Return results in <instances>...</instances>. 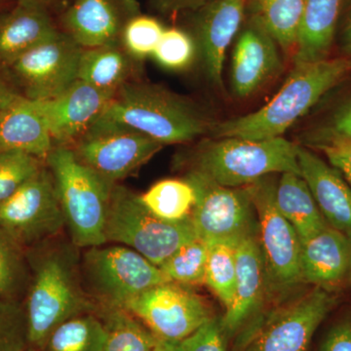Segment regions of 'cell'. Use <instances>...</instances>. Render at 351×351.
Instances as JSON below:
<instances>
[{
    "label": "cell",
    "instance_id": "obj_1",
    "mask_svg": "<svg viewBox=\"0 0 351 351\" xmlns=\"http://www.w3.org/2000/svg\"><path fill=\"white\" fill-rule=\"evenodd\" d=\"M31 282L25 299L29 346L41 350L62 323L98 306L83 286L80 248L53 239L34 247Z\"/></svg>",
    "mask_w": 351,
    "mask_h": 351
},
{
    "label": "cell",
    "instance_id": "obj_2",
    "mask_svg": "<svg viewBox=\"0 0 351 351\" xmlns=\"http://www.w3.org/2000/svg\"><path fill=\"white\" fill-rule=\"evenodd\" d=\"M351 71L346 58L295 64L278 93L257 112L215 123L214 138L267 140L281 137Z\"/></svg>",
    "mask_w": 351,
    "mask_h": 351
},
{
    "label": "cell",
    "instance_id": "obj_3",
    "mask_svg": "<svg viewBox=\"0 0 351 351\" xmlns=\"http://www.w3.org/2000/svg\"><path fill=\"white\" fill-rule=\"evenodd\" d=\"M101 117L162 145L195 140L210 133L215 124L193 101L159 85L133 80L120 88Z\"/></svg>",
    "mask_w": 351,
    "mask_h": 351
},
{
    "label": "cell",
    "instance_id": "obj_4",
    "mask_svg": "<svg viewBox=\"0 0 351 351\" xmlns=\"http://www.w3.org/2000/svg\"><path fill=\"white\" fill-rule=\"evenodd\" d=\"M45 164L56 186L71 243L80 249L107 243L105 228L115 184L82 163L69 147H54Z\"/></svg>",
    "mask_w": 351,
    "mask_h": 351
},
{
    "label": "cell",
    "instance_id": "obj_5",
    "mask_svg": "<svg viewBox=\"0 0 351 351\" xmlns=\"http://www.w3.org/2000/svg\"><path fill=\"white\" fill-rule=\"evenodd\" d=\"M299 145L282 137L267 140L219 138L198 147L195 167L228 188H244L274 173L301 175Z\"/></svg>",
    "mask_w": 351,
    "mask_h": 351
},
{
    "label": "cell",
    "instance_id": "obj_6",
    "mask_svg": "<svg viewBox=\"0 0 351 351\" xmlns=\"http://www.w3.org/2000/svg\"><path fill=\"white\" fill-rule=\"evenodd\" d=\"M105 235L107 242L129 247L156 267L198 237L191 218L164 221L142 204L138 195L117 184L110 193Z\"/></svg>",
    "mask_w": 351,
    "mask_h": 351
},
{
    "label": "cell",
    "instance_id": "obj_7",
    "mask_svg": "<svg viewBox=\"0 0 351 351\" xmlns=\"http://www.w3.org/2000/svg\"><path fill=\"white\" fill-rule=\"evenodd\" d=\"M85 250L80 263L83 286L98 307L124 308L145 291L169 282L158 267L124 245Z\"/></svg>",
    "mask_w": 351,
    "mask_h": 351
},
{
    "label": "cell",
    "instance_id": "obj_8",
    "mask_svg": "<svg viewBox=\"0 0 351 351\" xmlns=\"http://www.w3.org/2000/svg\"><path fill=\"white\" fill-rule=\"evenodd\" d=\"M245 188L257 213L267 294H287L302 283L301 239L277 208L276 182L270 175Z\"/></svg>",
    "mask_w": 351,
    "mask_h": 351
},
{
    "label": "cell",
    "instance_id": "obj_9",
    "mask_svg": "<svg viewBox=\"0 0 351 351\" xmlns=\"http://www.w3.org/2000/svg\"><path fill=\"white\" fill-rule=\"evenodd\" d=\"M163 145L130 127L101 117L69 147L82 163L117 184L137 172Z\"/></svg>",
    "mask_w": 351,
    "mask_h": 351
},
{
    "label": "cell",
    "instance_id": "obj_10",
    "mask_svg": "<svg viewBox=\"0 0 351 351\" xmlns=\"http://www.w3.org/2000/svg\"><path fill=\"white\" fill-rule=\"evenodd\" d=\"M64 228L63 211L47 166L0 204V228L24 250L56 239Z\"/></svg>",
    "mask_w": 351,
    "mask_h": 351
},
{
    "label": "cell",
    "instance_id": "obj_11",
    "mask_svg": "<svg viewBox=\"0 0 351 351\" xmlns=\"http://www.w3.org/2000/svg\"><path fill=\"white\" fill-rule=\"evenodd\" d=\"M196 195L191 221L196 234L208 242L230 240L239 242L258 235V218L246 188L221 186L199 171L186 176Z\"/></svg>",
    "mask_w": 351,
    "mask_h": 351
},
{
    "label": "cell",
    "instance_id": "obj_12",
    "mask_svg": "<svg viewBox=\"0 0 351 351\" xmlns=\"http://www.w3.org/2000/svg\"><path fill=\"white\" fill-rule=\"evenodd\" d=\"M82 49L61 31L0 69L27 100L47 101L77 80Z\"/></svg>",
    "mask_w": 351,
    "mask_h": 351
},
{
    "label": "cell",
    "instance_id": "obj_13",
    "mask_svg": "<svg viewBox=\"0 0 351 351\" xmlns=\"http://www.w3.org/2000/svg\"><path fill=\"white\" fill-rule=\"evenodd\" d=\"M125 311L158 339L181 343L214 317L207 302L188 286L165 282L127 302Z\"/></svg>",
    "mask_w": 351,
    "mask_h": 351
},
{
    "label": "cell",
    "instance_id": "obj_14",
    "mask_svg": "<svg viewBox=\"0 0 351 351\" xmlns=\"http://www.w3.org/2000/svg\"><path fill=\"white\" fill-rule=\"evenodd\" d=\"M335 304L329 291L314 288L256 325L247 338L246 351H307Z\"/></svg>",
    "mask_w": 351,
    "mask_h": 351
},
{
    "label": "cell",
    "instance_id": "obj_15",
    "mask_svg": "<svg viewBox=\"0 0 351 351\" xmlns=\"http://www.w3.org/2000/svg\"><path fill=\"white\" fill-rule=\"evenodd\" d=\"M112 98L77 80L55 98L32 101L43 115L54 147H71L100 119Z\"/></svg>",
    "mask_w": 351,
    "mask_h": 351
},
{
    "label": "cell",
    "instance_id": "obj_16",
    "mask_svg": "<svg viewBox=\"0 0 351 351\" xmlns=\"http://www.w3.org/2000/svg\"><path fill=\"white\" fill-rule=\"evenodd\" d=\"M138 13L136 0H73L62 15V32L83 49L117 43L124 25Z\"/></svg>",
    "mask_w": 351,
    "mask_h": 351
},
{
    "label": "cell",
    "instance_id": "obj_17",
    "mask_svg": "<svg viewBox=\"0 0 351 351\" xmlns=\"http://www.w3.org/2000/svg\"><path fill=\"white\" fill-rule=\"evenodd\" d=\"M196 13L193 38L208 80L221 88L226 50L243 22L245 0H208Z\"/></svg>",
    "mask_w": 351,
    "mask_h": 351
},
{
    "label": "cell",
    "instance_id": "obj_18",
    "mask_svg": "<svg viewBox=\"0 0 351 351\" xmlns=\"http://www.w3.org/2000/svg\"><path fill=\"white\" fill-rule=\"evenodd\" d=\"M276 44L262 25L250 20L232 53L230 82L235 96H251L276 75L281 66Z\"/></svg>",
    "mask_w": 351,
    "mask_h": 351
},
{
    "label": "cell",
    "instance_id": "obj_19",
    "mask_svg": "<svg viewBox=\"0 0 351 351\" xmlns=\"http://www.w3.org/2000/svg\"><path fill=\"white\" fill-rule=\"evenodd\" d=\"M267 294L265 265L258 235L240 240L237 246V284L232 304L226 309L221 325L226 336L239 331L250 320Z\"/></svg>",
    "mask_w": 351,
    "mask_h": 351
},
{
    "label": "cell",
    "instance_id": "obj_20",
    "mask_svg": "<svg viewBox=\"0 0 351 351\" xmlns=\"http://www.w3.org/2000/svg\"><path fill=\"white\" fill-rule=\"evenodd\" d=\"M298 159L302 177L328 225L351 240V186L338 170L308 149L299 147Z\"/></svg>",
    "mask_w": 351,
    "mask_h": 351
},
{
    "label": "cell",
    "instance_id": "obj_21",
    "mask_svg": "<svg viewBox=\"0 0 351 351\" xmlns=\"http://www.w3.org/2000/svg\"><path fill=\"white\" fill-rule=\"evenodd\" d=\"M351 269V240L328 226L301 240L302 283L329 291L345 279Z\"/></svg>",
    "mask_w": 351,
    "mask_h": 351
},
{
    "label": "cell",
    "instance_id": "obj_22",
    "mask_svg": "<svg viewBox=\"0 0 351 351\" xmlns=\"http://www.w3.org/2000/svg\"><path fill=\"white\" fill-rule=\"evenodd\" d=\"M60 32L48 9L16 2L12 8L0 12V68Z\"/></svg>",
    "mask_w": 351,
    "mask_h": 351
},
{
    "label": "cell",
    "instance_id": "obj_23",
    "mask_svg": "<svg viewBox=\"0 0 351 351\" xmlns=\"http://www.w3.org/2000/svg\"><path fill=\"white\" fill-rule=\"evenodd\" d=\"M53 147L49 131L34 101L25 100L0 112V152H22L45 161Z\"/></svg>",
    "mask_w": 351,
    "mask_h": 351
},
{
    "label": "cell",
    "instance_id": "obj_24",
    "mask_svg": "<svg viewBox=\"0 0 351 351\" xmlns=\"http://www.w3.org/2000/svg\"><path fill=\"white\" fill-rule=\"evenodd\" d=\"M137 62L120 43L82 49L77 80L114 96L132 82Z\"/></svg>",
    "mask_w": 351,
    "mask_h": 351
},
{
    "label": "cell",
    "instance_id": "obj_25",
    "mask_svg": "<svg viewBox=\"0 0 351 351\" xmlns=\"http://www.w3.org/2000/svg\"><path fill=\"white\" fill-rule=\"evenodd\" d=\"M341 0H304L295 64L326 59L334 39Z\"/></svg>",
    "mask_w": 351,
    "mask_h": 351
},
{
    "label": "cell",
    "instance_id": "obj_26",
    "mask_svg": "<svg viewBox=\"0 0 351 351\" xmlns=\"http://www.w3.org/2000/svg\"><path fill=\"white\" fill-rule=\"evenodd\" d=\"M276 202L301 240L309 239L329 226L301 175L283 173L276 184Z\"/></svg>",
    "mask_w": 351,
    "mask_h": 351
},
{
    "label": "cell",
    "instance_id": "obj_27",
    "mask_svg": "<svg viewBox=\"0 0 351 351\" xmlns=\"http://www.w3.org/2000/svg\"><path fill=\"white\" fill-rule=\"evenodd\" d=\"M251 19L285 50L297 46L304 0H250Z\"/></svg>",
    "mask_w": 351,
    "mask_h": 351
},
{
    "label": "cell",
    "instance_id": "obj_28",
    "mask_svg": "<svg viewBox=\"0 0 351 351\" xmlns=\"http://www.w3.org/2000/svg\"><path fill=\"white\" fill-rule=\"evenodd\" d=\"M97 314L107 334L104 351H156L158 339L125 309L98 307Z\"/></svg>",
    "mask_w": 351,
    "mask_h": 351
},
{
    "label": "cell",
    "instance_id": "obj_29",
    "mask_svg": "<svg viewBox=\"0 0 351 351\" xmlns=\"http://www.w3.org/2000/svg\"><path fill=\"white\" fill-rule=\"evenodd\" d=\"M142 204L158 218L182 221L191 218L196 202L193 184L184 179H166L157 182L143 195Z\"/></svg>",
    "mask_w": 351,
    "mask_h": 351
},
{
    "label": "cell",
    "instance_id": "obj_30",
    "mask_svg": "<svg viewBox=\"0 0 351 351\" xmlns=\"http://www.w3.org/2000/svg\"><path fill=\"white\" fill-rule=\"evenodd\" d=\"M105 326L97 313L82 314L58 326L41 351H104Z\"/></svg>",
    "mask_w": 351,
    "mask_h": 351
},
{
    "label": "cell",
    "instance_id": "obj_31",
    "mask_svg": "<svg viewBox=\"0 0 351 351\" xmlns=\"http://www.w3.org/2000/svg\"><path fill=\"white\" fill-rule=\"evenodd\" d=\"M239 242H209L204 284L226 309L232 304L237 284V246Z\"/></svg>",
    "mask_w": 351,
    "mask_h": 351
},
{
    "label": "cell",
    "instance_id": "obj_32",
    "mask_svg": "<svg viewBox=\"0 0 351 351\" xmlns=\"http://www.w3.org/2000/svg\"><path fill=\"white\" fill-rule=\"evenodd\" d=\"M31 282L25 250L0 228V298L20 302Z\"/></svg>",
    "mask_w": 351,
    "mask_h": 351
},
{
    "label": "cell",
    "instance_id": "obj_33",
    "mask_svg": "<svg viewBox=\"0 0 351 351\" xmlns=\"http://www.w3.org/2000/svg\"><path fill=\"white\" fill-rule=\"evenodd\" d=\"M209 243L196 237L182 245L159 269L169 282L184 286L204 284Z\"/></svg>",
    "mask_w": 351,
    "mask_h": 351
},
{
    "label": "cell",
    "instance_id": "obj_34",
    "mask_svg": "<svg viewBox=\"0 0 351 351\" xmlns=\"http://www.w3.org/2000/svg\"><path fill=\"white\" fill-rule=\"evenodd\" d=\"M164 31L162 24L156 18L138 13L124 25L120 43L133 59L140 62L152 56Z\"/></svg>",
    "mask_w": 351,
    "mask_h": 351
},
{
    "label": "cell",
    "instance_id": "obj_35",
    "mask_svg": "<svg viewBox=\"0 0 351 351\" xmlns=\"http://www.w3.org/2000/svg\"><path fill=\"white\" fill-rule=\"evenodd\" d=\"M45 161L18 151L0 152V204L38 174Z\"/></svg>",
    "mask_w": 351,
    "mask_h": 351
},
{
    "label": "cell",
    "instance_id": "obj_36",
    "mask_svg": "<svg viewBox=\"0 0 351 351\" xmlns=\"http://www.w3.org/2000/svg\"><path fill=\"white\" fill-rule=\"evenodd\" d=\"M197 54L193 36L182 29L172 27L164 31L152 57L164 69L182 71L193 64Z\"/></svg>",
    "mask_w": 351,
    "mask_h": 351
},
{
    "label": "cell",
    "instance_id": "obj_37",
    "mask_svg": "<svg viewBox=\"0 0 351 351\" xmlns=\"http://www.w3.org/2000/svg\"><path fill=\"white\" fill-rule=\"evenodd\" d=\"M29 346L25 306L0 298V351H25Z\"/></svg>",
    "mask_w": 351,
    "mask_h": 351
},
{
    "label": "cell",
    "instance_id": "obj_38",
    "mask_svg": "<svg viewBox=\"0 0 351 351\" xmlns=\"http://www.w3.org/2000/svg\"><path fill=\"white\" fill-rule=\"evenodd\" d=\"M226 337L221 318L212 317L181 341L182 351H226Z\"/></svg>",
    "mask_w": 351,
    "mask_h": 351
},
{
    "label": "cell",
    "instance_id": "obj_39",
    "mask_svg": "<svg viewBox=\"0 0 351 351\" xmlns=\"http://www.w3.org/2000/svg\"><path fill=\"white\" fill-rule=\"evenodd\" d=\"M332 140H351V99L324 125L309 132L306 142L316 145Z\"/></svg>",
    "mask_w": 351,
    "mask_h": 351
},
{
    "label": "cell",
    "instance_id": "obj_40",
    "mask_svg": "<svg viewBox=\"0 0 351 351\" xmlns=\"http://www.w3.org/2000/svg\"><path fill=\"white\" fill-rule=\"evenodd\" d=\"M327 156L335 169L341 171L351 184V140H332L314 145Z\"/></svg>",
    "mask_w": 351,
    "mask_h": 351
},
{
    "label": "cell",
    "instance_id": "obj_41",
    "mask_svg": "<svg viewBox=\"0 0 351 351\" xmlns=\"http://www.w3.org/2000/svg\"><path fill=\"white\" fill-rule=\"evenodd\" d=\"M320 351H351V321H343L332 328Z\"/></svg>",
    "mask_w": 351,
    "mask_h": 351
},
{
    "label": "cell",
    "instance_id": "obj_42",
    "mask_svg": "<svg viewBox=\"0 0 351 351\" xmlns=\"http://www.w3.org/2000/svg\"><path fill=\"white\" fill-rule=\"evenodd\" d=\"M152 6L163 15L181 12H196L207 3L208 0H149Z\"/></svg>",
    "mask_w": 351,
    "mask_h": 351
},
{
    "label": "cell",
    "instance_id": "obj_43",
    "mask_svg": "<svg viewBox=\"0 0 351 351\" xmlns=\"http://www.w3.org/2000/svg\"><path fill=\"white\" fill-rule=\"evenodd\" d=\"M25 100L27 99L7 80L5 75L0 69V112L15 107Z\"/></svg>",
    "mask_w": 351,
    "mask_h": 351
},
{
    "label": "cell",
    "instance_id": "obj_44",
    "mask_svg": "<svg viewBox=\"0 0 351 351\" xmlns=\"http://www.w3.org/2000/svg\"><path fill=\"white\" fill-rule=\"evenodd\" d=\"M64 0H16V2H25V3L36 4L44 7L51 11L52 9L56 8L60 4L63 3Z\"/></svg>",
    "mask_w": 351,
    "mask_h": 351
},
{
    "label": "cell",
    "instance_id": "obj_45",
    "mask_svg": "<svg viewBox=\"0 0 351 351\" xmlns=\"http://www.w3.org/2000/svg\"><path fill=\"white\" fill-rule=\"evenodd\" d=\"M156 351H182L181 343L162 341L158 339Z\"/></svg>",
    "mask_w": 351,
    "mask_h": 351
},
{
    "label": "cell",
    "instance_id": "obj_46",
    "mask_svg": "<svg viewBox=\"0 0 351 351\" xmlns=\"http://www.w3.org/2000/svg\"><path fill=\"white\" fill-rule=\"evenodd\" d=\"M343 39H345L346 46L350 45L351 43V8L343 27Z\"/></svg>",
    "mask_w": 351,
    "mask_h": 351
},
{
    "label": "cell",
    "instance_id": "obj_47",
    "mask_svg": "<svg viewBox=\"0 0 351 351\" xmlns=\"http://www.w3.org/2000/svg\"><path fill=\"white\" fill-rule=\"evenodd\" d=\"M7 0H0V12L4 10V5H5Z\"/></svg>",
    "mask_w": 351,
    "mask_h": 351
},
{
    "label": "cell",
    "instance_id": "obj_48",
    "mask_svg": "<svg viewBox=\"0 0 351 351\" xmlns=\"http://www.w3.org/2000/svg\"><path fill=\"white\" fill-rule=\"evenodd\" d=\"M346 49L348 50V52H350L351 54V43L350 45L346 46Z\"/></svg>",
    "mask_w": 351,
    "mask_h": 351
}]
</instances>
